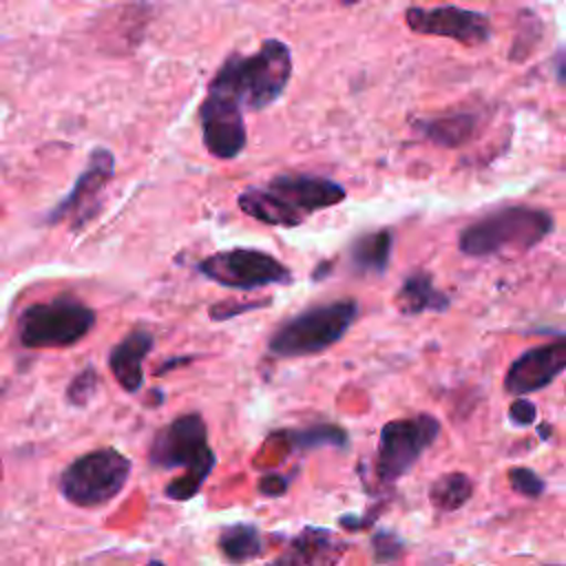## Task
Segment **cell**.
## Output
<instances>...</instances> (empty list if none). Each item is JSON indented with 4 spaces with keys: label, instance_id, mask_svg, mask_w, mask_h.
<instances>
[{
    "label": "cell",
    "instance_id": "13",
    "mask_svg": "<svg viewBox=\"0 0 566 566\" xmlns=\"http://www.w3.org/2000/svg\"><path fill=\"white\" fill-rule=\"evenodd\" d=\"M562 371H566V338L520 354L504 374V389L513 396H528L548 387Z\"/></svg>",
    "mask_w": 566,
    "mask_h": 566
},
{
    "label": "cell",
    "instance_id": "32",
    "mask_svg": "<svg viewBox=\"0 0 566 566\" xmlns=\"http://www.w3.org/2000/svg\"><path fill=\"white\" fill-rule=\"evenodd\" d=\"M338 2H343V4H356L358 0H338Z\"/></svg>",
    "mask_w": 566,
    "mask_h": 566
},
{
    "label": "cell",
    "instance_id": "7",
    "mask_svg": "<svg viewBox=\"0 0 566 566\" xmlns=\"http://www.w3.org/2000/svg\"><path fill=\"white\" fill-rule=\"evenodd\" d=\"M130 460L115 447H99L77 455L57 478L66 502L80 509H99L113 502L126 486Z\"/></svg>",
    "mask_w": 566,
    "mask_h": 566
},
{
    "label": "cell",
    "instance_id": "19",
    "mask_svg": "<svg viewBox=\"0 0 566 566\" xmlns=\"http://www.w3.org/2000/svg\"><path fill=\"white\" fill-rule=\"evenodd\" d=\"M416 128L436 146L458 148L475 135L478 117L475 113H453L436 119H422L416 124Z\"/></svg>",
    "mask_w": 566,
    "mask_h": 566
},
{
    "label": "cell",
    "instance_id": "14",
    "mask_svg": "<svg viewBox=\"0 0 566 566\" xmlns=\"http://www.w3.org/2000/svg\"><path fill=\"white\" fill-rule=\"evenodd\" d=\"M349 544L321 526L301 528L265 566H338Z\"/></svg>",
    "mask_w": 566,
    "mask_h": 566
},
{
    "label": "cell",
    "instance_id": "23",
    "mask_svg": "<svg viewBox=\"0 0 566 566\" xmlns=\"http://www.w3.org/2000/svg\"><path fill=\"white\" fill-rule=\"evenodd\" d=\"M97 385H99V376L95 371V367L86 365L82 371H77L69 387H66V402L73 407H86L95 394H97Z\"/></svg>",
    "mask_w": 566,
    "mask_h": 566
},
{
    "label": "cell",
    "instance_id": "20",
    "mask_svg": "<svg viewBox=\"0 0 566 566\" xmlns=\"http://www.w3.org/2000/svg\"><path fill=\"white\" fill-rule=\"evenodd\" d=\"M473 480L469 473L449 471L438 475L429 486V502L438 513H451L462 509L473 495Z\"/></svg>",
    "mask_w": 566,
    "mask_h": 566
},
{
    "label": "cell",
    "instance_id": "11",
    "mask_svg": "<svg viewBox=\"0 0 566 566\" xmlns=\"http://www.w3.org/2000/svg\"><path fill=\"white\" fill-rule=\"evenodd\" d=\"M405 22L413 33L449 38L464 46H480L489 42L493 33L486 13L455 4L409 7L405 11Z\"/></svg>",
    "mask_w": 566,
    "mask_h": 566
},
{
    "label": "cell",
    "instance_id": "30",
    "mask_svg": "<svg viewBox=\"0 0 566 566\" xmlns=\"http://www.w3.org/2000/svg\"><path fill=\"white\" fill-rule=\"evenodd\" d=\"M537 431H539V436H542V438H546V433L551 436V431H553V429H551V427H546V424H539V427H537Z\"/></svg>",
    "mask_w": 566,
    "mask_h": 566
},
{
    "label": "cell",
    "instance_id": "29",
    "mask_svg": "<svg viewBox=\"0 0 566 566\" xmlns=\"http://www.w3.org/2000/svg\"><path fill=\"white\" fill-rule=\"evenodd\" d=\"M192 360V356H179V358H170V360H166L161 367H157V376H161V374H166V369H172V367H177V365H186V363H190Z\"/></svg>",
    "mask_w": 566,
    "mask_h": 566
},
{
    "label": "cell",
    "instance_id": "9",
    "mask_svg": "<svg viewBox=\"0 0 566 566\" xmlns=\"http://www.w3.org/2000/svg\"><path fill=\"white\" fill-rule=\"evenodd\" d=\"M197 270L212 283L252 292L268 285H290L292 272L274 254L256 248H232L212 252L197 263Z\"/></svg>",
    "mask_w": 566,
    "mask_h": 566
},
{
    "label": "cell",
    "instance_id": "3",
    "mask_svg": "<svg viewBox=\"0 0 566 566\" xmlns=\"http://www.w3.org/2000/svg\"><path fill=\"white\" fill-rule=\"evenodd\" d=\"M148 464L161 471L186 467V473L164 486V495L175 502L195 497L217 464L214 451L208 444L206 420L192 411L157 429L148 444Z\"/></svg>",
    "mask_w": 566,
    "mask_h": 566
},
{
    "label": "cell",
    "instance_id": "8",
    "mask_svg": "<svg viewBox=\"0 0 566 566\" xmlns=\"http://www.w3.org/2000/svg\"><path fill=\"white\" fill-rule=\"evenodd\" d=\"M440 420L431 413L394 418L382 424L374 458V473L380 484H394L413 469L420 455L438 440Z\"/></svg>",
    "mask_w": 566,
    "mask_h": 566
},
{
    "label": "cell",
    "instance_id": "28",
    "mask_svg": "<svg viewBox=\"0 0 566 566\" xmlns=\"http://www.w3.org/2000/svg\"><path fill=\"white\" fill-rule=\"evenodd\" d=\"M553 62H555L553 64L555 66V77L566 86V51H559Z\"/></svg>",
    "mask_w": 566,
    "mask_h": 566
},
{
    "label": "cell",
    "instance_id": "12",
    "mask_svg": "<svg viewBox=\"0 0 566 566\" xmlns=\"http://www.w3.org/2000/svg\"><path fill=\"white\" fill-rule=\"evenodd\" d=\"M201 139L206 150L217 159H234L243 153L248 133L241 106L232 99L208 93L199 106Z\"/></svg>",
    "mask_w": 566,
    "mask_h": 566
},
{
    "label": "cell",
    "instance_id": "33",
    "mask_svg": "<svg viewBox=\"0 0 566 566\" xmlns=\"http://www.w3.org/2000/svg\"><path fill=\"white\" fill-rule=\"evenodd\" d=\"M0 482H2V458H0Z\"/></svg>",
    "mask_w": 566,
    "mask_h": 566
},
{
    "label": "cell",
    "instance_id": "6",
    "mask_svg": "<svg viewBox=\"0 0 566 566\" xmlns=\"http://www.w3.org/2000/svg\"><path fill=\"white\" fill-rule=\"evenodd\" d=\"M95 312L73 294L33 303L18 316V340L27 349H60L80 343L95 327Z\"/></svg>",
    "mask_w": 566,
    "mask_h": 566
},
{
    "label": "cell",
    "instance_id": "15",
    "mask_svg": "<svg viewBox=\"0 0 566 566\" xmlns=\"http://www.w3.org/2000/svg\"><path fill=\"white\" fill-rule=\"evenodd\" d=\"M155 338L148 329H130L108 352V369L119 387L135 394L144 385V358L150 354Z\"/></svg>",
    "mask_w": 566,
    "mask_h": 566
},
{
    "label": "cell",
    "instance_id": "17",
    "mask_svg": "<svg viewBox=\"0 0 566 566\" xmlns=\"http://www.w3.org/2000/svg\"><path fill=\"white\" fill-rule=\"evenodd\" d=\"M391 250L394 232L389 228L365 232L349 245V263L358 274H382L389 268Z\"/></svg>",
    "mask_w": 566,
    "mask_h": 566
},
{
    "label": "cell",
    "instance_id": "5",
    "mask_svg": "<svg viewBox=\"0 0 566 566\" xmlns=\"http://www.w3.org/2000/svg\"><path fill=\"white\" fill-rule=\"evenodd\" d=\"M358 318L356 298H336L305 307L285 318L268 338V352L276 358L314 356L336 345Z\"/></svg>",
    "mask_w": 566,
    "mask_h": 566
},
{
    "label": "cell",
    "instance_id": "2",
    "mask_svg": "<svg viewBox=\"0 0 566 566\" xmlns=\"http://www.w3.org/2000/svg\"><path fill=\"white\" fill-rule=\"evenodd\" d=\"M292 80V53L283 40L268 38L250 55L232 53L208 84V93L232 99L241 111L274 104Z\"/></svg>",
    "mask_w": 566,
    "mask_h": 566
},
{
    "label": "cell",
    "instance_id": "1",
    "mask_svg": "<svg viewBox=\"0 0 566 566\" xmlns=\"http://www.w3.org/2000/svg\"><path fill=\"white\" fill-rule=\"evenodd\" d=\"M347 190L327 177L310 172H281L259 186H248L237 197L243 214L265 226L296 228L312 214L338 206Z\"/></svg>",
    "mask_w": 566,
    "mask_h": 566
},
{
    "label": "cell",
    "instance_id": "16",
    "mask_svg": "<svg viewBox=\"0 0 566 566\" xmlns=\"http://www.w3.org/2000/svg\"><path fill=\"white\" fill-rule=\"evenodd\" d=\"M394 301L400 314H407V316H416L422 312H444L451 305V298L433 285L431 274L427 272L409 274L400 283Z\"/></svg>",
    "mask_w": 566,
    "mask_h": 566
},
{
    "label": "cell",
    "instance_id": "10",
    "mask_svg": "<svg viewBox=\"0 0 566 566\" xmlns=\"http://www.w3.org/2000/svg\"><path fill=\"white\" fill-rule=\"evenodd\" d=\"M115 175V157L106 148H95L75 179L73 188L66 197H62L53 210L46 214V223L55 226L60 221H69L71 230L77 232L86 226L88 219L97 214V203L102 199V192L106 184Z\"/></svg>",
    "mask_w": 566,
    "mask_h": 566
},
{
    "label": "cell",
    "instance_id": "31",
    "mask_svg": "<svg viewBox=\"0 0 566 566\" xmlns=\"http://www.w3.org/2000/svg\"><path fill=\"white\" fill-rule=\"evenodd\" d=\"M146 566H166L164 562H159V559H150Z\"/></svg>",
    "mask_w": 566,
    "mask_h": 566
},
{
    "label": "cell",
    "instance_id": "21",
    "mask_svg": "<svg viewBox=\"0 0 566 566\" xmlns=\"http://www.w3.org/2000/svg\"><path fill=\"white\" fill-rule=\"evenodd\" d=\"M292 449L298 451H312L318 447H334V449H347L349 433L334 422H318L303 429H292L285 433Z\"/></svg>",
    "mask_w": 566,
    "mask_h": 566
},
{
    "label": "cell",
    "instance_id": "4",
    "mask_svg": "<svg viewBox=\"0 0 566 566\" xmlns=\"http://www.w3.org/2000/svg\"><path fill=\"white\" fill-rule=\"evenodd\" d=\"M555 223L546 210L528 206H504L458 234V248L467 256H491L502 252H526L553 232Z\"/></svg>",
    "mask_w": 566,
    "mask_h": 566
},
{
    "label": "cell",
    "instance_id": "18",
    "mask_svg": "<svg viewBox=\"0 0 566 566\" xmlns=\"http://www.w3.org/2000/svg\"><path fill=\"white\" fill-rule=\"evenodd\" d=\"M217 548L230 564H248L263 555V539L256 524L234 522L219 531Z\"/></svg>",
    "mask_w": 566,
    "mask_h": 566
},
{
    "label": "cell",
    "instance_id": "27",
    "mask_svg": "<svg viewBox=\"0 0 566 566\" xmlns=\"http://www.w3.org/2000/svg\"><path fill=\"white\" fill-rule=\"evenodd\" d=\"M290 486V478L287 475H281V473H265L259 478V493L265 495V497H279L287 491Z\"/></svg>",
    "mask_w": 566,
    "mask_h": 566
},
{
    "label": "cell",
    "instance_id": "26",
    "mask_svg": "<svg viewBox=\"0 0 566 566\" xmlns=\"http://www.w3.org/2000/svg\"><path fill=\"white\" fill-rule=\"evenodd\" d=\"M509 420L515 422L517 427H531L537 420V407L524 396H520L509 405Z\"/></svg>",
    "mask_w": 566,
    "mask_h": 566
},
{
    "label": "cell",
    "instance_id": "34",
    "mask_svg": "<svg viewBox=\"0 0 566 566\" xmlns=\"http://www.w3.org/2000/svg\"><path fill=\"white\" fill-rule=\"evenodd\" d=\"M0 396H2V387H0Z\"/></svg>",
    "mask_w": 566,
    "mask_h": 566
},
{
    "label": "cell",
    "instance_id": "25",
    "mask_svg": "<svg viewBox=\"0 0 566 566\" xmlns=\"http://www.w3.org/2000/svg\"><path fill=\"white\" fill-rule=\"evenodd\" d=\"M272 303V298H263V301H248V303H239V301H219L214 305H210L208 314L212 321H228L237 314H245L259 307H268Z\"/></svg>",
    "mask_w": 566,
    "mask_h": 566
},
{
    "label": "cell",
    "instance_id": "22",
    "mask_svg": "<svg viewBox=\"0 0 566 566\" xmlns=\"http://www.w3.org/2000/svg\"><path fill=\"white\" fill-rule=\"evenodd\" d=\"M407 551L405 539L389 528H376L371 535V555L376 564H394L398 562Z\"/></svg>",
    "mask_w": 566,
    "mask_h": 566
},
{
    "label": "cell",
    "instance_id": "24",
    "mask_svg": "<svg viewBox=\"0 0 566 566\" xmlns=\"http://www.w3.org/2000/svg\"><path fill=\"white\" fill-rule=\"evenodd\" d=\"M506 478H509V486L524 497L537 500L546 491V482L528 467H511L506 471Z\"/></svg>",
    "mask_w": 566,
    "mask_h": 566
}]
</instances>
